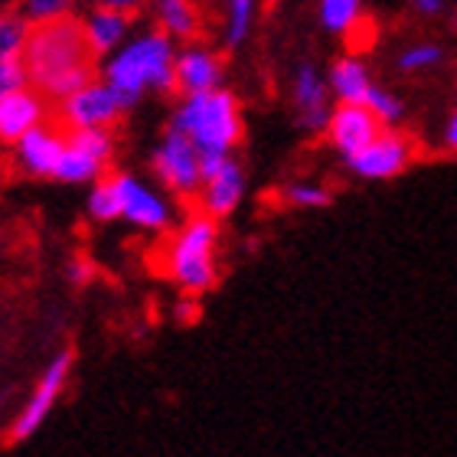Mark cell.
Wrapping results in <instances>:
<instances>
[{
  "label": "cell",
  "mask_w": 457,
  "mask_h": 457,
  "mask_svg": "<svg viewBox=\"0 0 457 457\" xmlns=\"http://www.w3.org/2000/svg\"><path fill=\"white\" fill-rule=\"evenodd\" d=\"M330 86H334V92L340 96V102H362L366 92L372 88V82H370L366 66H362L356 56H350V59H340V62L330 69Z\"/></svg>",
  "instance_id": "obj_19"
},
{
  "label": "cell",
  "mask_w": 457,
  "mask_h": 457,
  "mask_svg": "<svg viewBox=\"0 0 457 457\" xmlns=\"http://www.w3.org/2000/svg\"><path fill=\"white\" fill-rule=\"evenodd\" d=\"M324 131L330 134V144L343 157H353L382 131V121L362 102H343L337 112H330Z\"/></svg>",
  "instance_id": "obj_13"
},
{
  "label": "cell",
  "mask_w": 457,
  "mask_h": 457,
  "mask_svg": "<svg viewBox=\"0 0 457 457\" xmlns=\"http://www.w3.org/2000/svg\"><path fill=\"white\" fill-rule=\"evenodd\" d=\"M76 0H23V17L39 23V20H53V17H66L72 13Z\"/></svg>",
  "instance_id": "obj_27"
},
{
  "label": "cell",
  "mask_w": 457,
  "mask_h": 457,
  "mask_svg": "<svg viewBox=\"0 0 457 457\" xmlns=\"http://www.w3.org/2000/svg\"><path fill=\"white\" fill-rule=\"evenodd\" d=\"M346 161L366 180H389V177H399L415 161V141H411L409 134L379 131L362 151H356Z\"/></svg>",
  "instance_id": "obj_10"
},
{
  "label": "cell",
  "mask_w": 457,
  "mask_h": 457,
  "mask_svg": "<svg viewBox=\"0 0 457 457\" xmlns=\"http://www.w3.org/2000/svg\"><path fill=\"white\" fill-rule=\"evenodd\" d=\"M411 4H415L421 13H438L441 10V0H411Z\"/></svg>",
  "instance_id": "obj_33"
},
{
  "label": "cell",
  "mask_w": 457,
  "mask_h": 457,
  "mask_svg": "<svg viewBox=\"0 0 457 457\" xmlns=\"http://www.w3.org/2000/svg\"><path fill=\"white\" fill-rule=\"evenodd\" d=\"M441 62V49L431 46V43H419V46H409L399 56L402 72H421V69H431Z\"/></svg>",
  "instance_id": "obj_26"
},
{
  "label": "cell",
  "mask_w": 457,
  "mask_h": 457,
  "mask_svg": "<svg viewBox=\"0 0 457 457\" xmlns=\"http://www.w3.org/2000/svg\"><path fill=\"white\" fill-rule=\"evenodd\" d=\"M203 154V151H200ZM245 190V177L228 151H206L203 154V183H200V210L212 220L228 216L236 210Z\"/></svg>",
  "instance_id": "obj_8"
},
{
  "label": "cell",
  "mask_w": 457,
  "mask_h": 457,
  "mask_svg": "<svg viewBox=\"0 0 457 457\" xmlns=\"http://www.w3.org/2000/svg\"><path fill=\"white\" fill-rule=\"evenodd\" d=\"M88 216L98 222L118 220V193H114L112 177H98L92 193H88Z\"/></svg>",
  "instance_id": "obj_23"
},
{
  "label": "cell",
  "mask_w": 457,
  "mask_h": 457,
  "mask_svg": "<svg viewBox=\"0 0 457 457\" xmlns=\"http://www.w3.org/2000/svg\"><path fill=\"white\" fill-rule=\"evenodd\" d=\"M362 105L370 108V112L376 114L382 124H392V121H399V118H402V102H399V98L389 96V92H382V88H376V86L366 92Z\"/></svg>",
  "instance_id": "obj_25"
},
{
  "label": "cell",
  "mask_w": 457,
  "mask_h": 457,
  "mask_svg": "<svg viewBox=\"0 0 457 457\" xmlns=\"http://www.w3.org/2000/svg\"><path fill=\"white\" fill-rule=\"evenodd\" d=\"M0 409H4V395H0Z\"/></svg>",
  "instance_id": "obj_34"
},
{
  "label": "cell",
  "mask_w": 457,
  "mask_h": 457,
  "mask_svg": "<svg viewBox=\"0 0 457 457\" xmlns=\"http://www.w3.org/2000/svg\"><path fill=\"white\" fill-rule=\"evenodd\" d=\"M281 196L297 210H320V206L330 203V193L324 187H317V183H287V187H281Z\"/></svg>",
  "instance_id": "obj_24"
},
{
  "label": "cell",
  "mask_w": 457,
  "mask_h": 457,
  "mask_svg": "<svg viewBox=\"0 0 457 457\" xmlns=\"http://www.w3.org/2000/svg\"><path fill=\"white\" fill-rule=\"evenodd\" d=\"M17 86H27V69H23V59H0V96L10 92Z\"/></svg>",
  "instance_id": "obj_28"
},
{
  "label": "cell",
  "mask_w": 457,
  "mask_h": 457,
  "mask_svg": "<svg viewBox=\"0 0 457 457\" xmlns=\"http://www.w3.org/2000/svg\"><path fill=\"white\" fill-rule=\"evenodd\" d=\"M114 157L112 128H66V144L56 167L62 183H96Z\"/></svg>",
  "instance_id": "obj_5"
},
{
  "label": "cell",
  "mask_w": 457,
  "mask_h": 457,
  "mask_svg": "<svg viewBox=\"0 0 457 457\" xmlns=\"http://www.w3.org/2000/svg\"><path fill=\"white\" fill-rule=\"evenodd\" d=\"M177 131H183L203 154L232 151L242 141V114L238 102L222 88H206L183 98V105L173 114Z\"/></svg>",
  "instance_id": "obj_4"
},
{
  "label": "cell",
  "mask_w": 457,
  "mask_h": 457,
  "mask_svg": "<svg viewBox=\"0 0 457 457\" xmlns=\"http://www.w3.org/2000/svg\"><path fill=\"white\" fill-rule=\"evenodd\" d=\"M69 372H72V353L66 350L49 362L46 372L39 376L33 395H29L27 405L20 409V415L13 419V425H10V441H13V445L37 435V428L46 421V415L53 411V405H56V399L62 395V389H66Z\"/></svg>",
  "instance_id": "obj_9"
},
{
  "label": "cell",
  "mask_w": 457,
  "mask_h": 457,
  "mask_svg": "<svg viewBox=\"0 0 457 457\" xmlns=\"http://www.w3.org/2000/svg\"><path fill=\"white\" fill-rule=\"evenodd\" d=\"M216 220L196 212L177 236L167 238L157 258V271L180 285L187 295H203L216 285Z\"/></svg>",
  "instance_id": "obj_3"
},
{
  "label": "cell",
  "mask_w": 457,
  "mask_h": 457,
  "mask_svg": "<svg viewBox=\"0 0 457 457\" xmlns=\"http://www.w3.org/2000/svg\"><path fill=\"white\" fill-rule=\"evenodd\" d=\"M295 105L307 131H324L330 121V92L314 66H301L295 79Z\"/></svg>",
  "instance_id": "obj_15"
},
{
  "label": "cell",
  "mask_w": 457,
  "mask_h": 457,
  "mask_svg": "<svg viewBox=\"0 0 457 457\" xmlns=\"http://www.w3.org/2000/svg\"><path fill=\"white\" fill-rule=\"evenodd\" d=\"M196 317H200V304L193 301V295L187 297V301H180V304H177V320H180V324H193Z\"/></svg>",
  "instance_id": "obj_29"
},
{
  "label": "cell",
  "mask_w": 457,
  "mask_h": 457,
  "mask_svg": "<svg viewBox=\"0 0 457 457\" xmlns=\"http://www.w3.org/2000/svg\"><path fill=\"white\" fill-rule=\"evenodd\" d=\"M27 82L46 96V102H62L76 88L96 79V53L88 46L86 27L76 17H53L33 23L23 43Z\"/></svg>",
  "instance_id": "obj_1"
},
{
  "label": "cell",
  "mask_w": 457,
  "mask_h": 457,
  "mask_svg": "<svg viewBox=\"0 0 457 457\" xmlns=\"http://www.w3.org/2000/svg\"><path fill=\"white\" fill-rule=\"evenodd\" d=\"M154 173L173 196H193L203 183V154L183 131L170 128L154 151Z\"/></svg>",
  "instance_id": "obj_6"
},
{
  "label": "cell",
  "mask_w": 457,
  "mask_h": 457,
  "mask_svg": "<svg viewBox=\"0 0 457 457\" xmlns=\"http://www.w3.org/2000/svg\"><path fill=\"white\" fill-rule=\"evenodd\" d=\"M69 278H72L76 285H86L88 278H92V265H88V262H82V258H76V262L69 265Z\"/></svg>",
  "instance_id": "obj_30"
},
{
  "label": "cell",
  "mask_w": 457,
  "mask_h": 457,
  "mask_svg": "<svg viewBox=\"0 0 457 457\" xmlns=\"http://www.w3.org/2000/svg\"><path fill=\"white\" fill-rule=\"evenodd\" d=\"M29 33V20L13 10H0V59H13L23 53Z\"/></svg>",
  "instance_id": "obj_20"
},
{
  "label": "cell",
  "mask_w": 457,
  "mask_h": 457,
  "mask_svg": "<svg viewBox=\"0 0 457 457\" xmlns=\"http://www.w3.org/2000/svg\"><path fill=\"white\" fill-rule=\"evenodd\" d=\"M98 7H114V10H128V13H131V10H137L144 4V0H96Z\"/></svg>",
  "instance_id": "obj_31"
},
{
  "label": "cell",
  "mask_w": 457,
  "mask_h": 457,
  "mask_svg": "<svg viewBox=\"0 0 457 457\" xmlns=\"http://www.w3.org/2000/svg\"><path fill=\"white\" fill-rule=\"evenodd\" d=\"M445 144H448V151H457V112L448 118V128H445Z\"/></svg>",
  "instance_id": "obj_32"
},
{
  "label": "cell",
  "mask_w": 457,
  "mask_h": 457,
  "mask_svg": "<svg viewBox=\"0 0 457 457\" xmlns=\"http://www.w3.org/2000/svg\"><path fill=\"white\" fill-rule=\"evenodd\" d=\"M255 20V0H226V39L228 46L245 43Z\"/></svg>",
  "instance_id": "obj_21"
},
{
  "label": "cell",
  "mask_w": 457,
  "mask_h": 457,
  "mask_svg": "<svg viewBox=\"0 0 457 457\" xmlns=\"http://www.w3.org/2000/svg\"><path fill=\"white\" fill-rule=\"evenodd\" d=\"M222 79V62L206 49H187L177 56V88L193 96V92H206L216 88Z\"/></svg>",
  "instance_id": "obj_17"
},
{
  "label": "cell",
  "mask_w": 457,
  "mask_h": 457,
  "mask_svg": "<svg viewBox=\"0 0 457 457\" xmlns=\"http://www.w3.org/2000/svg\"><path fill=\"white\" fill-rule=\"evenodd\" d=\"M154 17L161 23L167 37L193 39L200 33V10L193 7V0H154Z\"/></svg>",
  "instance_id": "obj_18"
},
{
  "label": "cell",
  "mask_w": 457,
  "mask_h": 457,
  "mask_svg": "<svg viewBox=\"0 0 457 457\" xmlns=\"http://www.w3.org/2000/svg\"><path fill=\"white\" fill-rule=\"evenodd\" d=\"M46 96L37 88L17 86L0 96V144H17L29 128L46 121Z\"/></svg>",
  "instance_id": "obj_14"
},
{
  "label": "cell",
  "mask_w": 457,
  "mask_h": 457,
  "mask_svg": "<svg viewBox=\"0 0 457 457\" xmlns=\"http://www.w3.org/2000/svg\"><path fill=\"white\" fill-rule=\"evenodd\" d=\"M114 193H118V220H128L137 228H167L170 222V206L144 187L131 173H112Z\"/></svg>",
  "instance_id": "obj_11"
},
{
  "label": "cell",
  "mask_w": 457,
  "mask_h": 457,
  "mask_svg": "<svg viewBox=\"0 0 457 457\" xmlns=\"http://www.w3.org/2000/svg\"><path fill=\"white\" fill-rule=\"evenodd\" d=\"M86 27V39L96 56H112L114 49L121 46L124 37H128V27H131V13L128 10H114V7H96L82 20Z\"/></svg>",
  "instance_id": "obj_16"
},
{
  "label": "cell",
  "mask_w": 457,
  "mask_h": 457,
  "mask_svg": "<svg viewBox=\"0 0 457 457\" xmlns=\"http://www.w3.org/2000/svg\"><path fill=\"white\" fill-rule=\"evenodd\" d=\"M62 144H66V128L59 124H37L20 137L17 147V167L27 177H56L59 157H62Z\"/></svg>",
  "instance_id": "obj_12"
},
{
  "label": "cell",
  "mask_w": 457,
  "mask_h": 457,
  "mask_svg": "<svg viewBox=\"0 0 457 457\" xmlns=\"http://www.w3.org/2000/svg\"><path fill=\"white\" fill-rule=\"evenodd\" d=\"M124 112H128L124 98L108 82H96V79L59 102L62 128H112Z\"/></svg>",
  "instance_id": "obj_7"
},
{
  "label": "cell",
  "mask_w": 457,
  "mask_h": 457,
  "mask_svg": "<svg viewBox=\"0 0 457 457\" xmlns=\"http://www.w3.org/2000/svg\"><path fill=\"white\" fill-rule=\"evenodd\" d=\"M105 82L124 98V105L134 108L147 88L154 92H173L177 88V56H173L167 33H147L131 39L128 46H118L105 66Z\"/></svg>",
  "instance_id": "obj_2"
},
{
  "label": "cell",
  "mask_w": 457,
  "mask_h": 457,
  "mask_svg": "<svg viewBox=\"0 0 457 457\" xmlns=\"http://www.w3.org/2000/svg\"><path fill=\"white\" fill-rule=\"evenodd\" d=\"M362 0H320V20L330 33H346L360 20Z\"/></svg>",
  "instance_id": "obj_22"
}]
</instances>
